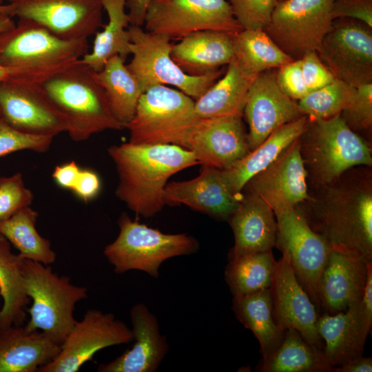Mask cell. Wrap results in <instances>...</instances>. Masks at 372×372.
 I'll use <instances>...</instances> for the list:
<instances>
[{
  "instance_id": "1",
  "label": "cell",
  "mask_w": 372,
  "mask_h": 372,
  "mask_svg": "<svg viewBox=\"0 0 372 372\" xmlns=\"http://www.w3.org/2000/svg\"><path fill=\"white\" fill-rule=\"evenodd\" d=\"M296 207L331 247L372 261L371 167H353L329 183L309 188V198Z\"/></svg>"
},
{
  "instance_id": "2",
  "label": "cell",
  "mask_w": 372,
  "mask_h": 372,
  "mask_svg": "<svg viewBox=\"0 0 372 372\" xmlns=\"http://www.w3.org/2000/svg\"><path fill=\"white\" fill-rule=\"evenodd\" d=\"M118 183L116 196L136 215L155 216L163 208V192L168 179L199 164L189 150L171 144H136L130 142L107 148Z\"/></svg>"
},
{
  "instance_id": "3",
  "label": "cell",
  "mask_w": 372,
  "mask_h": 372,
  "mask_svg": "<svg viewBox=\"0 0 372 372\" xmlns=\"http://www.w3.org/2000/svg\"><path fill=\"white\" fill-rule=\"evenodd\" d=\"M93 72L80 59L39 82L54 105L67 118V133L74 142L85 141L105 130L124 128L113 116L105 92Z\"/></svg>"
},
{
  "instance_id": "4",
  "label": "cell",
  "mask_w": 372,
  "mask_h": 372,
  "mask_svg": "<svg viewBox=\"0 0 372 372\" xmlns=\"http://www.w3.org/2000/svg\"><path fill=\"white\" fill-rule=\"evenodd\" d=\"M309 188L323 186L358 166H372L371 145L340 114L310 121L298 138Z\"/></svg>"
},
{
  "instance_id": "5",
  "label": "cell",
  "mask_w": 372,
  "mask_h": 372,
  "mask_svg": "<svg viewBox=\"0 0 372 372\" xmlns=\"http://www.w3.org/2000/svg\"><path fill=\"white\" fill-rule=\"evenodd\" d=\"M87 52V39H61L31 20L19 19L0 32V65L30 80L40 81Z\"/></svg>"
},
{
  "instance_id": "6",
  "label": "cell",
  "mask_w": 372,
  "mask_h": 372,
  "mask_svg": "<svg viewBox=\"0 0 372 372\" xmlns=\"http://www.w3.org/2000/svg\"><path fill=\"white\" fill-rule=\"evenodd\" d=\"M22 272L25 292L32 300L30 319L24 326L41 331L61 344L76 321L77 302L87 298L85 287L74 285L65 276L53 272L41 262L23 258Z\"/></svg>"
},
{
  "instance_id": "7",
  "label": "cell",
  "mask_w": 372,
  "mask_h": 372,
  "mask_svg": "<svg viewBox=\"0 0 372 372\" xmlns=\"http://www.w3.org/2000/svg\"><path fill=\"white\" fill-rule=\"evenodd\" d=\"M199 119L193 99L169 86H153L141 94L125 127L130 132L128 142L171 144L187 149Z\"/></svg>"
},
{
  "instance_id": "8",
  "label": "cell",
  "mask_w": 372,
  "mask_h": 372,
  "mask_svg": "<svg viewBox=\"0 0 372 372\" xmlns=\"http://www.w3.org/2000/svg\"><path fill=\"white\" fill-rule=\"evenodd\" d=\"M119 232L103 254L117 273L138 270L154 278L161 264L173 257L189 255L198 249L197 240L187 234H165L132 220L123 213L118 220Z\"/></svg>"
},
{
  "instance_id": "9",
  "label": "cell",
  "mask_w": 372,
  "mask_h": 372,
  "mask_svg": "<svg viewBox=\"0 0 372 372\" xmlns=\"http://www.w3.org/2000/svg\"><path fill=\"white\" fill-rule=\"evenodd\" d=\"M127 29L132 58L126 66L143 92L156 85H172L195 101L225 71L222 68L205 75L187 74L172 58L170 38L141 26L130 25Z\"/></svg>"
},
{
  "instance_id": "10",
  "label": "cell",
  "mask_w": 372,
  "mask_h": 372,
  "mask_svg": "<svg viewBox=\"0 0 372 372\" xmlns=\"http://www.w3.org/2000/svg\"><path fill=\"white\" fill-rule=\"evenodd\" d=\"M143 25L148 32L176 40L198 31L235 34L243 29L227 0H152Z\"/></svg>"
},
{
  "instance_id": "11",
  "label": "cell",
  "mask_w": 372,
  "mask_h": 372,
  "mask_svg": "<svg viewBox=\"0 0 372 372\" xmlns=\"http://www.w3.org/2000/svg\"><path fill=\"white\" fill-rule=\"evenodd\" d=\"M274 214L276 247L288 256L298 281L320 313V279L331 247L312 229L296 207Z\"/></svg>"
},
{
  "instance_id": "12",
  "label": "cell",
  "mask_w": 372,
  "mask_h": 372,
  "mask_svg": "<svg viewBox=\"0 0 372 372\" xmlns=\"http://www.w3.org/2000/svg\"><path fill=\"white\" fill-rule=\"evenodd\" d=\"M334 0H282L264 30L293 59L317 51L332 26Z\"/></svg>"
},
{
  "instance_id": "13",
  "label": "cell",
  "mask_w": 372,
  "mask_h": 372,
  "mask_svg": "<svg viewBox=\"0 0 372 372\" xmlns=\"http://www.w3.org/2000/svg\"><path fill=\"white\" fill-rule=\"evenodd\" d=\"M333 76L351 86L372 83V28L338 19L316 51Z\"/></svg>"
},
{
  "instance_id": "14",
  "label": "cell",
  "mask_w": 372,
  "mask_h": 372,
  "mask_svg": "<svg viewBox=\"0 0 372 372\" xmlns=\"http://www.w3.org/2000/svg\"><path fill=\"white\" fill-rule=\"evenodd\" d=\"M0 116L17 130L30 135L54 138L69 128L67 118L39 82L26 79L0 81Z\"/></svg>"
},
{
  "instance_id": "15",
  "label": "cell",
  "mask_w": 372,
  "mask_h": 372,
  "mask_svg": "<svg viewBox=\"0 0 372 372\" xmlns=\"http://www.w3.org/2000/svg\"><path fill=\"white\" fill-rule=\"evenodd\" d=\"M133 338L132 330L114 314L89 309L69 332L57 355L37 372H76L99 351Z\"/></svg>"
},
{
  "instance_id": "16",
  "label": "cell",
  "mask_w": 372,
  "mask_h": 372,
  "mask_svg": "<svg viewBox=\"0 0 372 372\" xmlns=\"http://www.w3.org/2000/svg\"><path fill=\"white\" fill-rule=\"evenodd\" d=\"M12 16L31 20L65 40H85L103 25L101 0H15Z\"/></svg>"
},
{
  "instance_id": "17",
  "label": "cell",
  "mask_w": 372,
  "mask_h": 372,
  "mask_svg": "<svg viewBox=\"0 0 372 372\" xmlns=\"http://www.w3.org/2000/svg\"><path fill=\"white\" fill-rule=\"evenodd\" d=\"M242 193L258 196L274 213L303 203L309 198V186L298 138L270 165L251 177Z\"/></svg>"
},
{
  "instance_id": "18",
  "label": "cell",
  "mask_w": 372,
  "mask_h": 372,
  "mask_svg": "<svg viewBox=\"0 0 372 372\" xmlns=\"http://www.w3.org/2000/svg\"><path fill=\"white\" fill-rule=\"evenodd\" d=\"M243 116L249 125L247 143L252 151L281 126L303 116L298 101L280 87L276 71L264 72L252 82L245 101Z\"/></svg>"
},
{
  "instance_id": "19",
  "label": "cell",
  "mask_w": 372,
  "mask_h": 372,
  "mask_svg": "<svg viewBox=\"0 0 372 372\" xmlns=\"http://www.w3.org/2000/svg\"><path fill=\"white\" fill-rule=\"evenodd\" d=\"M282 254L276 261L270 287L276 320L284 331L296 329L308 344L323 353V342L317 330L319 313L298 281L288 256Z\"/></svg>"
},
{
  "instance_id": "20",
  "label": "cell",
  "mask_w": 372,
  "mask_h": 372,
  "mask_svg": "<svg viewBox=\"0 0 372 372\" xmlns=\"http://www.w3.org/2000/svg\"><path fill=\"white\" fill-rule=\"evenodd\" d=\"M242 115L198 120L189 137L187 149L203 166L225 169L250 150Z\"/></svg>"
},
{
  "instance_id": "21",
  "label": "cell",
  "mask_w": 372,
  "mask_h": 372,
  "mask_svg": "<svg viewBox=\"0 0 372 372\" xmlns=\"http://www.w3.org/2000/svg\"><path fill=\"white\" fill-rule=\"evenodd\" d=\"M369 262L359 254L331 247L320 279V311L335 314L359 303Z\"/></svg>"
},
{
  "instance_id": "22",
  "label": "cell",
  "mask_w": 372,
  "mask_h": 372,
  "mask_svg": "<svg viewBox=\"0 0 372 372\" xmlns=\"http://www.w3.org/2000/svg\"><path fill=\"white\" fill-rule=\"evenodd\" d=\"M241 196H235L229 190L220 169L202 165L198 176L167 183L163 201L165 205H185L213 218L227 220L237 208Z\"/></svg>"
},
{
  "instance_id": "23",
  "label": "cell",
  "mask_w": 372,
  "mask_h": 372,
  "mask_svg": "<svg viewBox=\"0 0 372 372\" xmlns=\"http://www.w3.org/2000/svg\"><path fill=\"white\" fill-rule=\"evenodd\" d=\"M134 344L114 360L101 364L99 372H154L168 349L156 316L143 303L130 310Z\"/></svg>"
},
{
  "instance_id": "24",
  "label": "cell",
  "mask_w": 372,
  "mask_h": 372,
  "mask_svg": "<svg viewBox=\"0 0 372 372\" xmlns=\"http://www.w3.org/2000/svg\"><path fill=\"white\" fill-rule=\"evenodd\" d=\"M227 220L234 236V245L229 254V260L271 251L276 247L275 214L258 196L242 193L237 208Z\"/></svg>"
},
{
  "instance_id": "25",
  "label": "cell",
  "mask_w": 372,
  "mask_h": 372,
  "mask_svg": "<svg viewBox=\"0 0 372 372\" xmlns=\"http://www.w3.org/2000/svg\"><path fill=\"white\" fill-rule=\"evenodd\" d=\"M233 35L215 30L189 34L172 44V58L189 75L201 76L216 71L234 59Z\"/></svg>"
},
{
  "instance_id": "26",
  "label": "cell",
  "mask_w": 372,
  "mask_h": 372,
  "mask_svg": "<svg viewBox=\"0 0 372 372\" xmlns=\"http://www.w3.org/2000/svg\"><path fill=\"white\" fill-rule=\"evenodd\" d=\"M60 349L43 332L30 331L24 324L0 327V372H37Z\"/></svg>"
},
{
  "instance_id": "27",
  "label": "cell",
  "mask_w": 372,
  "mask_h": 372,
  "mask_svg": "<svg viewBox=\"0 0 372 372\" xmlns=\"http://www.w3.org/2000/svg\"><path fill=\"white\" fill-rule=\"evenodd\" d=\"M308 118L303 116L271 133L260 145L230 167L220 169L222 178L235 196H240L246 183L275 161L302 134Z\"/></svg>"
},
{
  "instance_id": "28",
  "label": "cell",
  "mask_w": 372,
  "mask_h": 372,
  "mask_svg": "<svg viewBox=\"0 0 372 372\" xmlns=\"http://www.w3.org/2000/svg\"><path fill=\"white\" fill-rule=\"evenodd\" d=\"M359 303L344 311L318 316L317 330L323 342L324 357L332 372L333 368L362 355L368 335L359 322Z\"/></svg>"
},
{
  "instance_id": "29",
  "label": "cell",
  "mask_w": 372,
  "mask_h": 372,
  "mask_svg": "<svg viewBox=\"0 0 372 372\" xmlns=\"http://www.w3.org/2000/svg\"><path fill=\"white\" fill-rule=\"evenodd\" d=\"M255 78L232 59L224 74L194 101L198 116L205 118L236 114L243 116L247 95Z\"/></svg>"
},
{
  "instance_id": "30",
  "label": "cell",
  "mask_w": 372,
  "mask_h": 372,
  "mask_svg": "<svg viewBox=\"0 0 372 372\" xmlns=\"http://www.w3.org/2000/svg\"><path fill=\"white\" fill-rule=\"evenodd\" d=\"M108 17L101 31L94 34L92 50L81 59L94 72L100 71L108 60L119 56L125 60L130 54L128 27L130 19L126 12L127 0H101Z\"/></svg>"
},
{
  "instance_id": "31",
  "label": "cell",
  "mask_w": 372,
  "mask_h": 372,
  "mask_svg": "<svg viewBox=\"0 0 372 372\" xmlns=\"http://www.w3.org/2000/svg\"><path fill=\"white\" fill-rule=\"evenodd\" d=\"M234 309L238 320L257 338L262 361L267 360L280 345L285 333L275 318L270 288L234 298Z\"/></svg>"
},
{
  "instance_id": "32",
  "label": "cell",
  "mask_w": 372,
  "mask_h": 372,
  "mask_svg": "<svg viewBox=\"0 0 372 372\" xmlns=\"http://www.w3.org/2000/svg\"><path fill=\"white\" fill-rule=\"evenodd\" d=\"M93 74L105 92L113 116L125 128L134 115L143 92L127 69L125 59L115 56Z\"/></svg>"
},
{
  "instance_id": "33",
  "label": "cell",
  "mask_w": 372,
  "mask_h": 372,
  "mask_svg": "<svg viewBox=\"0 0 372 372\" xmlns=\"http://www.w3.org/2000/svg\"><path fill=\"white\" fill-rule=\"evenodd\" d=\"M11 246L0 234V291L3 300L0 327L23 325L26 306L30 301L23 282V258L13 254Z\"/></svg>"
},
{
  "instance_id": "34",
  "label": "cell",
  "mask_w": 372,
  "mask_h": 372,
  "mask_svg": "<svg viewBox=\"0 0 372 372\" xmlns=\"http://www.w3.org/2000/svg\"><path fill=\"white\" fill-rule=\"evenodd\" d=\"M234 60L247 73L258 76L291 62L293 59L264 30L242 29L233 35Z\"/></svg>"
},
{
  "instance_id": "35",
  "label": "cell",
  "mask_w": 372,
  "mask_h": 372,
  "mask_svg": "<svg viewBox=\"0 0 372 372\" xmlns=\"http://www.w3.org/2000/svg\"><path fill=\"white\" fill-rule=\"evenodd\" d=\"M39 213L31 206L25 207L0 223L2 234L23 258L45 265L56 258L51 242L38 232L36 225Z\"/></svg>"
},
{
  "instance_id": "36",
  "label": "cell",
  "mask_w": 372,
  "mask_h": 372,
  "mask_svg": "<svg viewBox=\"0 0 372 372\" xmlns=\"http://www.w3.org/2000/svg\"><path fill=\"white\" fill-rule=\"evenodd\" d=\"M263 372H332L322 352L308 344L293 328L285 330L282 340L269 358L262 361Z\"/></svg>"
},
{
  "instance_id": "37",
  "label": "cell",
  "mask_w": 372,
  "mask_h": 372,
  "mask_svg": "<svg viewBox=\"0 0 372 372\" xmlns=\"http://www.w3.org/2000/svg\"><path fill=\"white\" fill-rule=\"evenodd\" d=\"M275 265L271 251L246 254L229 260L225 280L234 298L270 288Z\"/></svg>"
},
{
  "instance_id": "38",
  "label": "cell",
  "mask_w": 372,
  "mask_h": 372,
  "mask_svg": "<svg viewBox=\"0 0 372 372\" xmlns=\"http://www.w3.org/2000/svg\"><path fill=\"white\" fill-rule=\"evenodd\" d=\"M353 87L335 78L330 83L308 93L298 101L309 121L324 120L340 115L347 105Z\"/></svg>"
},
{
  "instance_id": "39",
  "label": "cell",
  "mask_w": 372,
  "mask_h": 372,
  "mask_svg": "<svg viewBox=\"0 0 372 372\" xmlns=\"http://www.w3.org/2000/svg\"><path fill=\"white\" fill-rule=\"evenodd\" d=\"M340 116L353 132L371 143L372 83L353 87L350 100Z\"/></svg>"
},
{
  "instance_id": "40",
  "label": "cell",
  "mask_w": 372,
  "mask_h": 372,
  "mask_svg": "<svg viewBox=\"0 0 372 372\" xmlns=\"http://www.w3.org/2000/svg\"><path fill=\"white\" fill-rule=\"evenodd\" d=\"M33 200L34 194L25 186L20 172L0 177V223L30 206Z\"/></svg>"
},
{
  "instance_id": "41",
  "label": "cell",
  "mask_w": 372,
  "mask_h": 372,
  "mask_svg": "<svg viewBox=\"0 0 372 372\" xmlns=\"http://www.w3.org/2000/svg\"><path fill=\"white\" fill-rule=\"evenodd\" d=\"M243 29L265 30L278 0H227Z\"/></svg>"
},
{
  "instance_id": "42",
  "label": "cell",
  "mask_w": 372,
  "mask_h": 372,
  "mask_svg": "<svg viewBox=\"0 0 372 372\" xmlns=\"http://www.w3.org/2000/svg\"><path fill=\"white\" fill-rule=\"evenodd\" d=\"M53 138L21 132L0 116V158L24 150L45 153L50 149Z\"/></svg>"
},
{
  "instance_id": "43",
  "label": "cell",
  "mask_w": 372,
  "mask_h": 372,
  "mask_svg": "<svg viewBox=\"0 0 372 372\" xmlns=\"http://www.w3.org/2000/svg\"><path fill=\"white\" fill-rule=\"evenodd\" d=\"M276 78L282 91L294 101H298L309 93L303 79L300 59L277 69Z\"/></svg>"
},
{
  "instance_id": "44",
  "label": "cell",
  "mask_w": 372,
  "mask_h": 372,
  "mask_svg": "<svg viewBox=\"0 0 372 372\" xmlns=\"http://www.w3.org/2000/svg\"><path fill=\"white\" fill-rule=\"evenodd\" d=\"M300 60L303 79L309 92L325 86L335 79L320 59L316 51L304 54Z\"/></svg>"
},
{
  "instance_id": "45",
  "label": "cell",
  "mask_w": 372,
  "mask_h": 372,
  "mask_svg": "<svg viewBox=\"0 0 372 372\" xmlns=\"http://www.w3.org/2000/svg\"><path fill=\"white\" fill-rule=\"evenodd\" d=\"M331 14L333 20L355 19L372 28V0H334Z\"/></svg>"
},
{
  "instance_id": "46",
  "label": "cell",
  "mask_w": 372,
  "mask_h": 372,
  "mask_svg": "<svg viewBox=\"0 0 372 372\" xmlns=\"http://www.w3.org/2000/svg\"><path fill=\"white\" fill-rule=\"evenodd\" d=\"M101 188L99 176L92 170L81 169L72 191L81 200L87 202L95 198Z\"/></svg>"
},
{
  "instance_id": "47",
  "label": "cell",
  "mask_w": 372,
  "mask_h": 372,
  "mask_svg": "<svg viewBox=\"0 0 372 372\" xmlns=\"http://www.w3.org/2000/svg\"><path fill=\"white\" fill-rule=\"evenodd\" d=\"M358 313L361 327L368 335L372 325V261L368 263L365 288Z\"/></svg>"
},
{
  "instance_id": "48",
  "label": "cell",
  "mask_w": 372,
  "mask_h": 372,
  "mask_svg": "<svg viewBox=\"0 0 372 372\" xmlns=\"http://www.w3.org/2000/svg\"><path fill=\"white\" fill-rule=\"evenodd\" d=\"M81 169L76 161L72 160L61 165H56L52 177L59 186L72 191Z\"/></svg>"
},
{
  "instance_id": "49",
  "label": "cell",
  "mask_w": 372,
  "mask_h": 372,
  "mask_svg": "<svg viewBox=\"0 0 372 372\" xmlns=\"http://www.w3.org/2000/svg\"><path fill=\"white\" fill-rule=\"evenodd\" d=\"M152 0H127L126 8L130 19V23L132 25L141 26L144 24V19L147 8Z\"/></svg>"
},
{
  "instance_id": "50",
  "label": "cell",
  "mask_w": 372,
  "mask_h": 372,
  "mask_svg": "<svg viewBox=\"0 0 372 372\" xmlns=\"http://www.w3.org/2000/svg\"><path fill=\"white\" fill-rule=\"evenodd\" d=\"M371 358L358 357L333 369V372H371Z\"/></svg>"
},
{
  "instance_id": "51",
  "label": "cell",
  "mask_w": 372,
  "mask_h": 372,
  "mask_svg": "<svg viewBox=\"0 0 372 372\" xmlns=\"http://www.w3.org/2000/svg\"><path fill=\"white\" fill-rule=\"evenodd\" d=\"M12 18L10 14L0 12V32L14 25L15 23ZM19 76V74L17 72L6 68L0 65V81L16 78Z\"/></svg>"
},
{
  "instance_id": "52",
  "label": "cell",
  "mask_w": 372,
  "mask_h": 372,
  "mask_svg": "<svg viewBox=\"0 0 372 372\" xmlns=\"http://www.w3.org/2000/svg\"><path fill=\"white\" fill-rule=\"evenodd\" d=\"M0 12L7 13L10 14V16H12V7L10 4L8 3V4L0 5Z\"/></svg>"
},
{
  "instance_id": "53",
  "label": "cell",
  "mask_w": 372,
  "mask_h": 372,
  "mask_svg": "<svg viewBox=\"0 0 372 372\" xmlns=\"http://www.w3.org/2000/svg\"><path fill=\"white\" fill-rule=\"evenodd\" d=\"M15 0H0V5L11 3Z\"/></svg>"
},
{
  "instance_id": "54",
  "label": "cell",
  "mask_w": 372,
  "mask_h": 372,
  "mask_svg": "<svg viewBox=\"0 0 372 372\" xmlns=\"http://www.w3.org/2000/svg\"><path fill=\"white\" fill-rule=\"evenodd\" d=\"M282 1V0H278V1Z\"/></svg>"
},
{
  "instance_id": "55",
  "label": "cell",
  "mask_w": 372,
  "mask_h": 372,
  "mask_svg": "<svg viewBox=\"0 0 372 372\" xmlns=\"http://www.w3.org/2000/svg\"><path fill=\"white\" fill-rule=\"evenodd\" d=\"M0 297H1V291H0Z\"/></svg>"
}]
</instances>
